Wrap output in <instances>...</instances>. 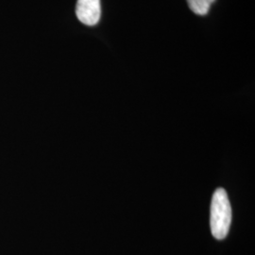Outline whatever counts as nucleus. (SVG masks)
<instances>
[{
  "label": "nucleus",
  "instance_id": "f257e3e1",
  "mask_svg": "<svg viewBox=\"0 0 255 255\" xmlns=\"http://www.w3.org/2000/svg\"><path fill=\"white\" fill-rule=\"evenodd\" d=\"M232 222V208L228 195L223 188H218L211 203L210 226L213 237L222 240L228 235Z\"/></svg>",
  "mask_w": 255,
  "mask_h": 255
},
{
  "label": "nucleus",
  "instance_id": "f03ea898",
  "mask_svg": "<svg viewBox=\"0 0 255 255\" xmlns=\"http://www.w3.org/2000/svg\"><path fill=\"white\" fill-rule=\"evenodd\" d=\"M76 14L86 26L97 25L101 16V0H78Z\"/></svg>",
  "mask_w": 255,
  "mask_h": 255
},
{
  "label": "nucleus",
  "instance_id": "7ed1b4c3",
  "mask_svg": "<svg viewBox=\"0 0 255 255\" xmlns=\"http://www.w3.org/2000/svg\"><path fill=\"white\" fill-rule=\"evenodd\" d=\"M216 0H187L188 6L192 11L198 15H206L211 5Z\"/></svg>",
  "mask_w": 255,
  "mask_h": 255
}]
</instances>
